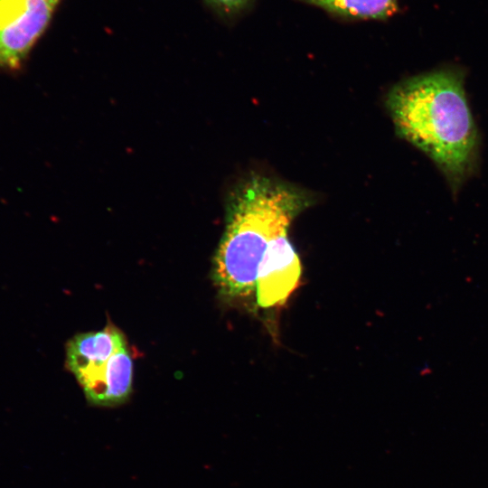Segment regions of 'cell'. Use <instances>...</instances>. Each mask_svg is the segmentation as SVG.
<instances>
[{
  "label": "cell",
  "instance_id": "obj_1",
  "mask_svg": "<svg viewBox=\"0 0 488 488\" xmlns=\"http://www.w3.org/2000/svg\"><path fill=\"white\" fill-rule=\"evenodd\" d=\"M397 134L427 155L456 193L477 164L479 136L464 73L440 69L406 79L387 94Z\"/></svg>",
  "mask_w": 488,
  "mask_h": 488
},
{
  "label": "cell",
  "instance_id": "obj_2",
  "mask_svg": "<svg viewBox=\"0 0 488 488\" xmlns=\"http://www.w3.org/2000/svg\"><path fill=\"white\" fill-rule=\"evenodd\" d=\"M307 190L286 181L251 174L233 190L227 225L214 256L213 278L229 298L255 293L259 263L271 241L314 203Z\"/></svg>",
  "mask_w": 488,
  "mask_h": 488
},
{
  "label": "cell",
  "instance_id": "obj_3",
  "mask_svg": "<svg viewBox=\"0 0 488 488\" xmlns=\"http://www.w3.org/2000/svg\"><path fill=\"white\" fill-rule=\"evenodd\" d=\"M66 367L92 405L117 406L131 394L133 360L125 335L114 325L71 338Z\"/></svg>",
  "mask_w": 488,
  "mask_h": 488
},
{
  "label": "cell",
  "instance_id": "obj_4",
  "mask_svg": "<svg viewBox=\"0 0 488 488\" xmlns=\"http://www.w3.org/2000/svg\"><path fill=\"white\" fill-rule=\"evenodd\" d=\"M58 2L0 0V68L17 69L49 24Z\"/></svg>",
  "mask_w": 488,
  "mask_h": 488
},
{
  "label": "cell",
  "instance_id": "obj_5",
  "mask_svg": "<svg viewBox=\"0 0 488 488\" xmlns=\"http://www.w3.org/2000/svg\"><path fill=\"white\" fill-rule=\"evenodd\" d=\"M302 273L299 257L288 231L277 236L259 263L256 280L257 304L261 308L283 305L297 287Z\"/></svg>",
  "mask_w": 488,
  "mask_h": 488
},
{
  "label": "cell",
  "instance_id": "obj_6",
  "mask_svg": "<svg viewBox=\"0 0 488 488\" xmlns=\"http://www.w3.org/2000/svg\"><path fill=\"white\" fill-rule=\"evenodd\" d=\"M331 14L355 19H386L395 14L398 0H302Z\"/></svg>",
  "mask_w": 488,
  "mask_h": 488
},
{
  "label": "cell",
  "instance_id": "obj_7",
  "mask_svg": "<svg viewBox=\"0 0 488 488\" xmlns=\"http://www.w3.org/2000/svg\"><path fill=\"white\" fill-rule=\"evenodd\" d=\"M227 12L237 11L242 8L249 0H208Z\"/></svg>",
  "mask_w": 488,
  "mask_h": 488
},
{
  "label": "cell",
  "instance_id": "obj_8",
  "mask_svg": "<svg viewBox=\"0 0 488 488\" xmlns=\"http://www.w3.org/2000/svg\"><path fill=\"white\" fill-rule=\"evenodd\" d=\"M51 1H56V2H59L60 0H51Z\"/></svg>",
  "mask_w": 488,
  "mask_h": 488
}]
</instances>
